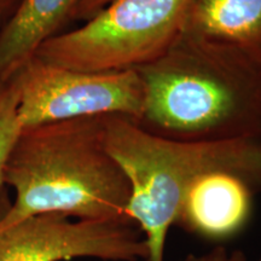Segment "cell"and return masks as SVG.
I'll return each instance as SVG.
<instances>
[{"instance_id":"obj_13","label":"cell","mask_w":261,"mask_h":261,"mask_svg":"<svg viewBox=\"0 0 261 261\" xmlns=\"http://www.w3.org/2000/svg\"><path fill=\"white\" fill-rule=\"evenodd\" d=\"M18 0H0V15H6L16 5Z\"/></svg>"},{"instance_id":"obj_3","label":"cell","mask_w":261,"mask_h":261,"mask_svg":"<svg viewBox=\"0 0 261 261\" xmlns=\"http://www.w3.org/2000/svg\"><path fill=\"white\" fill-rule=\"evenodd\" d=\"M104 144L129 182L127 219L148 248L146 261H165L169 230L198 177L226 171L261 192V140H179L155 135L128 117L108 115Z\"/></svg>"},{"instance_id":"obj_7","label":"cell","mask_w":261,"mask_h":261,"mask_svg":"<svg viewBox=\"0 0 261 261\" xmlns=\"http://www.w3.org/2000/svg\"><path fill=\"white\" fill-rule=\"evenodd\" d=\"M254 195L249 184L233 173L208 172L189 188L175 225L204 240L227 241L249 221Z\"/></svg>"},{"instance_id":"obj_4","label":"cell","mask_w":261,"mask_h":261,"mask_svg":"<svg viewBox=\"0 0 261 261\" xmlns=\"http://www.w3.org/2000/svg\"><path fill=\"white\" fill-rule=\"evenodd\" d=\"M190 0H112L81 27L57 34L34 57L71 70H137L181 34Z\"/></svg>"},{"instance_id":"obj_11","label":"cell","mask_w":261,"mask_h":261,"mask_svg":"<svg viewBox=\"0 0 261 261\" xmlns=\"http://www.w3.org/2000/svg\"><path fill=\"white\" fill-rule=\"evenodd\" d=\"M110 2L112 0H77L73 11H71L70 19L87 21Z\"/></svg>"},{"instance_id":"obj_6","label":"cell","mask_w":261,"mask_h":261,"mask_svg":"<svg viewBox=\"0 0 261 261\" xmlns=\"http://www.w3.org/2000/svg\"><path fill=\"white\" fill-rule=\"evenodd\" d=\"M146 261L144 236L129 220H79L41 214L0 231V261Z\"/></svg>"},{"instance_id":"obj_5","label":"cell","mask_w":261,"mask_h":261,"mask_svg":"<svg viewBox=\"0 0 261 261\" xmlns=\"http://www.w3.org/2000/svg\"><path fill=\"white\" fill-rule=\"evenodd\" d=\"M14 77L22 128L108 115L138 121L143 113L144 90L136 70H71L33 57Z\"/></svg>"},{"instance_id":"obj_15","label":"cell","mask_w":261,"mask_h":261,"mask_svg":"<svg viewBox=\"0 0 261 261\" xmlns=\"http://www.w3.org/2000/svg\"><path fill=\"white\" fill-rule=\"evenodd\" d=\"M256 261H261V255H260V257H259V259H257Z\"/></svg>"},{"instance_id":"obj_10","label":"cell","mask_w":261,"mask_h":261,"mask_svg":"<svg viewBox=\"0 0 261 261\" xmlns=\"http://www.w3.org/2000/svg\"><path fill=\"white\" fill-rule=\"evenodd\" d=\"M22 126L18 120V89L15 77L0 86V185L4 184L6 162Z\"/></svg>"},{"instance_id":"obj_1","label":"cell","mask_w":261,"mask_h":261,"mask_svg":"<svg viewBox=\"0 0 261 261\" xmlns=\"http://www.w3.org/2000/svg\"><path fill=\"white\" fill-rule=\"evenodd\" d=\"M140 127L179 140H261V58L182 33L136 70Z\"/></svg>"},{"instance_id":"obj_8","label":"cell","mask_w":261,"mask_h":261,"mask_svg":"<svg viewBox=\"0 0 261 261\" xmlns=\"http://www.w3.org/2000/svg\"><path fill=\"white\" fill-rule=\"evenodd\" d=\"M77 0H19L0 29V86L8 84L38 48L69 21Z\"/></svg>"},{"instance_id":"obj_2","label":"cell","mask_w":261,"mask_h":261,"mask_svg":"<svg viewBox=\"0 0 261 261\" xmlns=\"http://www.w3.org/2000/svg\"><path fill=\"white\" fill-rule=\"evenodd\" d=\"M104 120L83 117L21 129L4 171L15 201L0 218V231L41 214L128 220L129 182L104 144Z\"/></svg>"},{"instance_id":"obj_14","label":"cell","mask_w":261,"mask_h":261,"mask_svg":"<svg viewBox=\"0 0 261 261\" xmlns=\"http://www.w3.org/2000/svg\"><path fill=\"white\" fill-rule=\"evenodd\" d=\"M3 19H4V15H0V29L3 27Z\"/></svg>"},{"instance_id":"obj_12","label":"cell","mask_w":261,"mask_h":261,"mask_svg":"<svg viewBox=\"0 0 261 261\" xmlns=\"http://www.w3.org/2000/svg\"><path fill=\"white\" fill-rule=\"evenodd\" d=\"M184 261H247V259L241 250L227 253L225 248L217 247L202 255H189Z\"/></svg>"},{"instance_id":"obj_9","label":"cell","mask_w":261,"mask_h":261,"mask_svg":"<svg viewBox=\"0 0 261 261\" xmlns=\"http://www.w3.org/2000/svg\"><path fill=\"white\" fill-rule=\"evenodd\" d=\"M181 32L261 58V0H190Z\"/></svg>"}]
</instances>
